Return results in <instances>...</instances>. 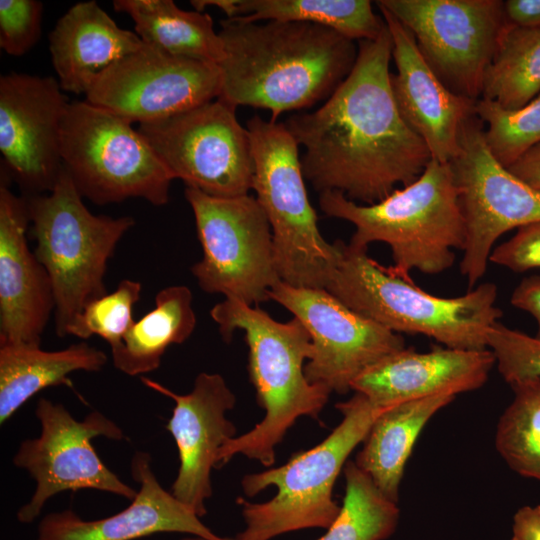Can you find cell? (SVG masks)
I'll return each mask as SVG.
<instances>
[{"label":"cell","mask_w":540,"mask_h":540,"mask_svg":"<svg viewBox=\"0 0 540 540\" xmlns=\"http://www.w3.org/2000/svg\"><path fill=\"white\" fill-rule=\"evenodd\" d=\"M179 540H208V539H205V538H202V537H199V536H194V535H187L185 537H182Z\"/></svg>","instance_id":"60d3db41"},{"label":"cell","mask_w":540,"mask_h":540,"mask_svg":"<svg viewBox=\"0 0 540 540\" xmlns=\"http://www.w3.org/2000/svg\"><path fill=\"white\" fill-rule=\"evenodd\" d=\"M319 205L329 217L355 226L350 244L368 248L387 244L392 269L402 276L411 270L438 274L452 267L454 249L463 250L466 226L450 163L432 159L414 182L395 189L383 200L358 204L338 191L320 193Z\"/></svg>","instance_id":"5b68a950"},{"label":"cell","mask_w":540,"mask_h":540,"mask_svg":"<svg viewBox=\"0 0 540 540\" xmlns=\"http://www.w3.org/2000/svg\"><path fill=\"white\" fill-rule=\"evenodd\" d=\"M511 540H540V505H526L517 510Z\"/></svg>","instance_id":"f35d334b"},{"label":"cell","mask_w":540,"mask_h":540,"mask_svg":"<svg viewBox=\"0 0 540 540\" xmlns=\"http://www.w3.org/2000/svg\"><path fill=\"white\" fill-rule=\"evenodd\" d=\"M392 37L396 73L390 82L398 110L424 140L432 159L450 163L460 152L465 123L476 101L449 90L420 53L411 32L389 11L378 7Z\"/></svg>","instance_id":"ffe728a7"},{"label":"cell","mask_w":540,"mask_h":540,"mask_svg":"<svg viewBox=\"0 0 540 540\" xmlns=\"http://www.w3.org/2000/svg\"><path fill=\"white\" fill-rule=\"evenodd\" d=\"M43 8L38 0H0V47L5 53L19 57L37 44Z\"/></svg>","instance_id":"e575fe53"},{"label":"cell","mask_w":540,"mask_h":540,"mask_svg":"<svg viewBox=\"0 0 540 540\" xmlns=\"http://www.w3.org/2000/svg\"><path fill=\"white\" fill-rule=\"evenodd\" d=\"M507 169L527 185L540 190V143L530 148Z\"/></svg>","instance_id":"ab89813d"},{"label":"cell","mask_w":540,"mask_h":540,"mask_svg":"<svg viewBox=\"0 0 540 540\" xmlns=\"http://www.w3.org/2000/svg\"><path fill=\"white\" fill-rule=\"evenodd\" d=\"M144 42L119 27L95 1L78 2L57 21L49 34L51 63L64 92L89 91L97 77Z\"/></svg>","instance_id":"603a6c76"},{"label":"cell","mask_w":540,"mask_h":540,"mask_svg":"<svg viewBox=\"0 0 540 540\" xmlns=\"http://www.w3.org/2000/svg\"><path fill=\"white\" fill-rule=\"evenodd\" d=\"M490 261L514 272L540 268V222L518 228L512 238L493 249Z\"/></svg>","instance_id":"d590c367"},{"label":"cell","mask_w":540,"mask_h":540,"mask_svg":"<svg viewBox=\"0 0 540 540\" xmlns=\"http://www.w3.org/2000/svg\"><path fill=\"white\" fill-rule=\"evenodd\" d=\"M148 388L175 402L166 429L176 443L179 469L171 493L200 518L207 513L212 496L211 471L216 468L220 448L236 435L235 425L226 418L236 397L218 373L197 375L192 390L176 394L160 383L140 377Z\"/></svg>","instance_id":"ac0fdd59"},{"label":"cell","mask_w":540,"mask_h":540,"mask_svg":"<svg viewBox=\"0 0 540 540\" xmlns=\"http://www.w3.org/2000/svg\"><path fill=\"white\" fill-rule=\"evenodd\" d=\"M453 93L477 101L507 21L500 0H381Z\"/></svg>","instance_id":"4fadbf2b"},{"label":"cell","mask_w":540,"mask_h":540,"mask_svg":"<svg viewBox=\"0 0 540 540\" xmlns=\"http://www.w3.org/2000/svg\"><path fill=\"white\" fill-rule=\"evenodd\" d=\"M510 386L514 399L499 418L495 447L510 469L540 481V380Z\"/></svg>","instance_id":"4dcf8cb0"},{"label":"cell","mask_w":540,"mask_h":540,"mask_svg":"<svg viewBox=\"0 0 540 540\" xmlns=\"http://www.w3.org/2000/svg\"><path fill=\"white\" fill-rule=\"evenodd\" d=\"M340 248L326 290L348 308L398 334L425 335L453 349H488L487 333L502 315L494 283L459 297H439L378 264L367 248L343 241Z\"/></svg>","instance_id":"277c9868"},{"label":"cell","mask_w":540,"mask_h":540,"mask_svg":"<svg viewBox=\"0 0 540 540\" xmlns=\"http://www.w3.org/2000/svg\"><path fill=\"white\" fill-rule=\"evenodd\" d=\"M202 258L191 267L199 287L250 306L280 281L270 223L255 197H214L186 187Z\"/></svg>","instance_id":"30bf717a"},{"label":"cell","mask_w":540,"mask_h":540,"mask_svg":"<svg viewBox=\"0 0 540 540\" xmlns=\"http://www.w3.org/2000/svg\"><path fill=\"white\" fill-rule=\"evenodd\" d=\"M218 65L143 44L102 72L86 101L129 123L168 118L218 98Z\"/></svg>","instance_id":"2e32d148"},{"label":"cell","mask_w":540,"mask_h":540,"mask_svg":"<svg viewBox=\"0 0 540 540\" xmlns=\"http://www.w3.org/2000/svg\"><path fill=\"white\" fill-rule=\"evenodd\" d=\"M475 113L488 125L484 137L489 151L505 168L540 143V94L516 110L481 98L476 101Z\"/></svg>","instance_id":"1f68e13d"},{"label":"cell","mask_w":540,"mask_h":540,"mask_svg":"<svg viewBox=\"0 0 540 540\" xmlns=\"http://www.w3.org/2000/svg\"><path fill=\"white\" fill-rule=\"evenodd\" d=\"M107 363L102 350L82 341L47 351L40 345L0 344V423L50 386L69 385L75 371L98 372Z\"/></svg>","instance_id":"cb8c5ba5"},{"label":"cell","mask_w":540,"mask_h":540,"mask_svg":"<svg viewBox=\"0 0 540 540\" xmlns=\"http://www.w3.org/2000/svg\"><path fill=\"white\" fill-rule=\"evenodd\" d=\"M142 284L137 280L123 279L117 288L90 301L72 320L66 336L87 340L98 336L110 348L118 345L133 323L135 304L140 300Z\"/></svg>","instance_id":"d6a6232c"},{"label":"cell","mask_w":540,"mask_h":540,"mask_svg":"<svg viewBox=\"0 0 540 540\" xmlns=\"http://www.w3.org/2000/svg\"><path fill=\"white\" fill-rule=\"evenodd\" d=\"M192 301V292L185 285L158 291L154 307L111 348L114 367L128 376L140 377L158 369L166 350L192 335L197 323Z\"/></svg>","instance_id":"484cf974"},{"label":"cell","mask_w":540,"mask_h":540,"mask_svg":"<svg viewBox=\"0 0 540 540\" xmlns=\"http://www.w3.org/2000/svg\"><path fill=\"white\" fill-rule=\"evenodd\" d=\"M540 94V26L506 23L483 79L482 99L509 110Z\"/></svg>","instance_id":"f1b7e54d"},{"label":"cell","mask_w":540,"mask_h":540,"mask_svg":"<svg viewBox=\"0 0 540 540\" xmlns=\"http://www.w3.org/2000/svg\"><path fill=\"white\" fill-rule=\"evenodd\" d=\"M389 29L359 41L349 75L325 103L284 123L304 147V178L316 191H338L354 202L377 203L418 179L432 160L424 140L395 102L389 70Z\"/></svg>","instance_id":"6da1fadb"},{"label":"cell","mask_w":540,"mask_h":540,"mask_svg":"<svg viewBox=\"0 0 540 540\" xmlns=\"http://www.w3.org/2000/svg\"><path fill=\"white\" fill-rule=\"evenodd\" d=\"M138 131L173 179L214 197L247 195L254 159L247 128L236 107L216 98L165 119L141 123Z\"/></svg>","instance_id":"8fae6325"},{"label":"cell","mask_w":540,"mask_h":540,"mask_svg":"<svg viewBox=\"0 0 540 540\" xmlns=\"http://www.w3.org/2000/svg\"><path fill=\"white\" fill-rule=\"evenodd\" d=\"M26 197L0 180V344L40 345L55 311L50 277L27 243Z\"/></svg>","instance_id":"d6986e66"},{"label":"cell","mask_w":540,"mask_h":540,"mask_svg":"<svg viewBox=\"0 0 540 540\" xmlns=\"http://www.w3.org/2000/svg\"><path fill=\"white\" fill-rule=\"evenodd\" d=\"M336 408L343 418L321 443L294 454L279 467L243 477L242 490L248 497L270 486L277 493L263 503L238 498L246 527L230 540H271L292 531L331 526L341 509L333 499L336 479L351 452L389 407L355 392Z\"/></svg>","instance_id":"8992f818"},{"label":"cell","mask_w":540,"mask_h":540,"mask_svg":"<svg viewBox=\"0 0 540 540\" xmlns=\"http://www.w3.org/2000/svg\"><path fill=\"white\" fill-rule=\"evenodd\" d=\"M487 348L498 371L509 384L540 380V339L496 322L487 333Z\"/></svg>","instance_id":"836d02e7"},{"label":"cell","mask_w":540,"mask_h":540,"mask_svg":"<svg viewBox=\"0 0 540 540\" xmlns=\"http://www.w3.org/2000/svg\"><path fill=\"white\" fill-rule=\"evenodd\" d=\"M455 397L437 395L398 403L374 421L354 462L390 500L399 501L405 465L422 429Z\"/></svg>","instance_id":"d4e9b609"},{"label":"cell","mask_w":540,"mask_h":540,"mask_svg":"<svg viewBox=\"0 0 540 540\" xmlns=\"http://www.w3.org/2000/svg\"><path fill=\"white\" fill-rule=\"evenodd\" d=\"M510 302L533 316L538 325L535 337L540 339V275L524 278L514 289Z\"/></svg>","instance_id":"8d00e7d4"},{"label":"cell","mask_w":540,"mask_h":540,"mask_svg":"<svg viewBox=\"0 0 540 540\" xmlns=\"http://www.w3.org/2000/svg\"><path fill=\"white\" fill-rule=\"evenodd\" d=\"M495 364L489 349L438 347L419 353L404 348L364 371L351 390L382 407L437 395L456 396L482 387Z\"/></svg>","instance_id":"7402d4cb"},{"label":"cell","mask_w":540,"mask_h":540,"mask_svg":"<svg viewBox=\"0 0 540 540\" xmlns=\"http://www.w3.org/2000/svg\"><path fill=\"white\" fill-rule=\"evenodd\" d=\"M113 7L130 16L145 44L216 65L224 59L223 41L207 13L183 10L173 0H115Z\"/></svg>","instance_id":"4316f807"},{"label":"cell","mask_w":540,"mask_h":540,"mask_svg":"<svg viewBox=\"0 0 540 540\" xmlns=\"http://www.w3.org/2000/svg\"><path fill=\"white\" fill-rule=\"evenodd\" d=\"M507 23L517 26H540V0H508L504 2Z\"/></svg>","instance_id":"74e56055"},{"label":"cell","mask_w":540,"mask_h":540,"mask_svg":"<svg viewBox=\"0 0 540 540\" xmlns=\"http://www.w3.org/2000/svg\"><path fill=\"white\" fill-rule=\"evenodd\" d=\"M62 165L83 198L96 205L141 198L168 203L174 180L144 136L119 116L71 101L60 134Z\"/></svg>","instance_id":"9c48e42d"},{"label":"cell","mask_w":540,"mask_h":540,"mask_svg":"<svg viewBox=\"0 0 540 540\" xmlns=\"http://www.w3.org/2000/svg\"><path fill=\"white\" fill-rule=\"evenodd\" d=\"M25 197L36 242L34 254L53 288L55 331L65 337L80 311L107 293L108 261L135 220L94 215L64 167L50 192Z\"/></svg>","instance_id":"52a82bcc"},{"label":"cell","mask_w":540,"mask_h":540,"mask_svg":"<svg viewBox=\"0 0 540 540\" xmlns=\"http://www.w3.org/2000/svg\"><path fill=\"white\" fill-rule=\"evenodd\" d=\"M450 165L466 226L460 270L473 287L485 274L494 243L502 234L540 222V190L493 157L477 115L465 123L460 152Z\"/></svg>","instance_id":"5bb4252c"},{"label":"cell","mask_w":540,"mask_h":540,"mask_svg":"<svg viewBox=\"0 0 540 540\" xmlns=\"http://www.w3.org/2000/svg\"><path fill=\"white\" fill-rule=\"evenodd\" d=\"M227 18L244 21H293L321 25L350 40H375L386 27L368 0H203Z\"/></svg>","instance_id":"83f0119b"},{"label":"cell","mask_w":540,"mask_h":540,"mask_svg":"<svg viewBox=\"0 0 540 540\" xmlns=\"http://www.w3.org/2000/svg\"><path fill=\"white\" fill-rule=\"evenodd\" d=\"M345 496L340 512L318 540H386L400 517L398 503L386 497L354 461L344 466Z\"/></svg>","instance_id":"f546056e"},{"label":"cell","mask_w":540,"mask_h":540,"mask_svg":"<svg viewBox=\"0 0 540 540\" xmlns=\"http://www.w3.org/2000/svg\"><path fill=\"white\" fill-rule=\"evenodd\" d=\"M40 435L23 440L13 463L36 483L30 500L17 512L21 523H32L46 502L64 491L94 489L132 500L137 491L111 471L96 453L92 440H122L123 430L104 414L93 411L77 420L60 403L40 398L35 408Z\"/></svg>","instance_id":"7c38bea8"},{"label":"cell","mask_w":540,"mask_h":540,"mask_svg":"<svg viewBox=\"0 0 540 540\" xmlns=\"http://www.w3.org/2000/svg\"><path fill=\"white\" fill-rule=\"evenodd\" d=\"M226 342L242 330L249 348V375L264 418L250 431L228 440L219 450L216 468L241 454L269 467L275 448L302 416L317 419L332 393L308 381L305 361L314 356L311 336L296 317L288 322L273 319L258 306L224 298L210 310Z\"/></svg>","instance_id":"3957f363"},{"label":"cell","mask_w":540,"mask_h":540,"mask_svg":"<svg viewBox=\"0 0 540 540\" xmlns=\"http://www.w3.org/2000/svg\"><path fill=\"white\" fill-rule=\"evenodd\" d=\"M252 143V189L272 229L281 281L326 289L338 264L340 240L327 242L304 182L299 145L286 126L258 115L246 124Z\"/></svg>","instance_id":"ba28073f"},{"label":"cell","mask_w":540,"mask_h":540,"mask_svg":"<svg viewBox=\"0 0 540 540\" xmlns=\"http://www.w3.org/2000/svg\"><path fill=\"white\" fill-rule=\"evenodd\" d=\"M131 474L139 490L125 509L97 520L83 519L70 509L49 513L39 522L37 540H136L157 533L230 540L214 533L161 486L148 453L137 452L133 456Z\"/></svg>","instance_id":"44dd1931"},{"label":"cell","mask_w":540,"mask_h":540,"mask_svg":"<svg viewBox=\"0 0 540 540\" xmlns=\"http://www.w3.org/2000/svg\"><path fill=\"white\" fill-rule=\"evenodd\" d=\"M269 299L308 330L314 356L304 368L309 382L345 394L368 368L405 348L403 337L348 308L326 289L278 281Z\"/></svg>","instance_id":"9a60e30c"},{"label":"cell","mask_w":540,"mask_h":540,"mask_svg":"<svg viewBox=\"0 0 540 540\" xmlns=\"http://www.w3.org/2000/svg\"><path fill=\"white\" fill-rule=\"evenodd\" d=\"M69 103L55 77L17 72L0 77V151L26 196L48 193L57 182Z\"/></svg>","instance_id":"e0dca14e"},{"label":"cell","mask_w":540,"mask_h":540,"mask_svg":"<svg viewBox=\"0 0 540 540\" xmlns=\"http://www.w3.org/2000/svg\"><path fill=\"white\" fill-rule=\"evenodd\" d=\"M225 56L218 98L238 106L284 112L329 97L351 72L355 41L333 29L293 21H220Z\"/></svg>","instance_id":"7a4b0ae2"}]
</instances>
